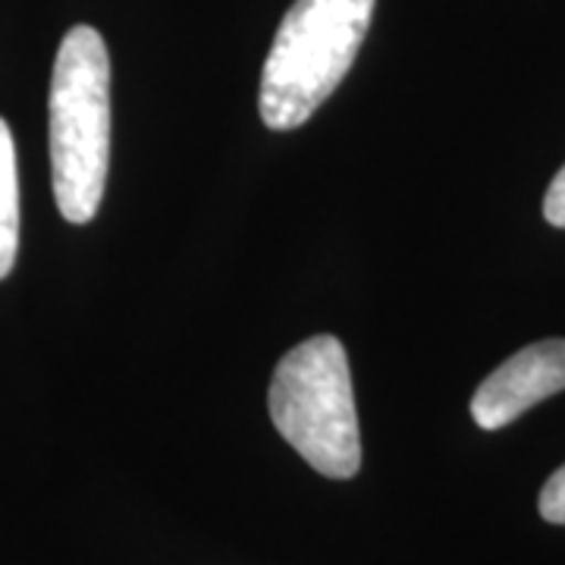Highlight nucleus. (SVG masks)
Wrapping results in <instances>:
<instances>
[{"label": "nucleus", "mask_w": 565, "mask_h": 565, "mask_svg": "<svg viewBox=\"0 0 565 565\" xmlns=\"http://www.w3.org/2000/svg\"><path fill=\"white\" fill-rule=\"evenodd\" d=\"M20 252V177L13 132L0 117V280L13 270Z\"/></svg>", "instance_id": "39448f33"}, {"label": "nucleus", "mask_w": 565, "mask_h": 565, "mask_svg": "<svg viewBox=\"0 0 565 565\" xmlns=\"http://www.w3.org/2000/svg\"><path fill=\"white\" fill-rule=\"evenodd\" d=\"M565 390V340H544L515 352L471 396V418L484 430H500L531 405Z\"/></svg>", "instance_id": "20e7f679"}, {"label": "nucleus", "mask_w": 565, "mask_h": 565, "mask_svg": "<svg viewBox=\"0 0 565 565\" xmlns=\"http://www.w3.org/2000/svg\"><path fill=\"white\" fill-rule=\"evenodd\" d=\"M374 0H296L282 17L262 70L258 110L267 129L311 120L359 57Z\"/></svg>", "instance_id": "f03ea898"}, {"label": "nucleus", "mask_w": 565, "mask_h": 565, "mask_svg": "<svg viewBox=\"0 0 565 565\" xmlns=\"http://www.w3.org/2000/svg\"><path fill=\"white\" fill-rule=\"evenodd\" d=\"M544 217L546 223H553V226L565 230V167L556 173V177H553L550 189H546Z\"/></svg>", "instance_id": "0eeeda50"}, {"label": "nucleus", "mask_w": 565, "mask_h": 565, "mask_svg": "<svg viewBox=\"0 0 565 565\" xmlns=\"http://www.w3.org/2000/svg\"><path fill=\"white\" fill-rule=\"evenodd\" d=\"M47 126L57 207L70 223L95 221L110 163V57L92 25H73L61 41Z\"/></svg>", "instance_id": "f257e3e1"}, {"label": "nucleus", "mask_w": 565, "mask_h": 565, "mask_svg": "<svg viewBox=\"0 0 565 565\" xmlns=\"http://www.w3.org/2000/svg\"><path fill=\"white\" fill-rule=\"evenodd\" d=\"M541 515L553 525H565V465L541 490Z\"/></svg>", "instance_id": "423d86ee"}, {"label": "nucleus", "mask_w": 565, "mask_h": 565, "mask_svg": "<svg viewBox=\"0 0 565 565\" xmlns=\"http://www.w3.org/2000/svg\"><path fill=\"white\" fill-rule=\"evenodd\" d=\"M270 422L323 478L349 481L362 468V434L345 345L321 333L289 349L270 377Z\"/></svg>", "instance_id": "7ed1b4c3"}]
</instances>
